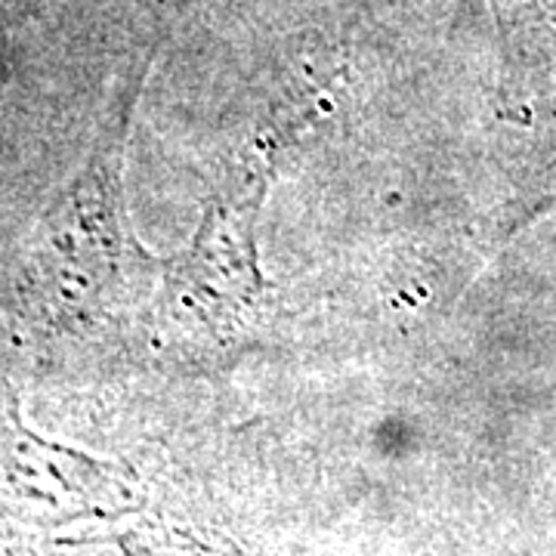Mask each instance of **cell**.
<instances>
[{
  "label": "cell",
  "mask_w": 556,
  "mask_h": 556,
  "mask_svg": "<svg viewBox=\"0 0 556 556\" xmlns=\"http://www.w3.org/2000/svg\"><path fill=\"white\" fill-rule=\"evenodd\" d=\"M266 177L248 170L204 211L195 241L161 263L152 321L167 340H229L248 331L260 309L257 214Z\"/></svg>",
  "instance_id": "2"
},
{
  "label": "cell",
  "mask_w": 556,
  "mask_h": 556,
  "mask_svg": "<svg viewBox=\"0 0 556 556\" xmlns=\"http://www.w3.org/2000/svg\"><path fill=\"white\" fill-rule=\"evenodd\" d=\"M556 207V139L532 152L497 214V239L507 241L532 219Z\"/></svg>",
  "instance_id": "4"
},
{
  "label": "cell",
  "mask_w": 556,
  "mask_h": 556,
  "mask_svg": "<svg viewBox=\"0 0 556 556\" xmlns=\"http://www.w3.org/2000/svg\"><path fill=\"white\" fill-rule=\"evenodd\" d=\"M504 47V97L522 118H556V0H492Z\"/></svg>",
  "instance_id": "3"
},
{
  "label": "cell",
  "mask_w": 556,
  "mask_h": 556,
  "mask_svg": "<svg viewBox=\"0 0 556 556\" xmlns=\"http://www.w3.org/2000/svg\"><path fill=\"white\" fill-rule=\"evenodd\" d=\"M146 72L121 84L78 174L56 192L22 244L16 298L25 318L53 334H80L124 318L152 291L159 260L139 244L127 211V142Z\"/></svg>",
  "instance_id": "1"
}]
</instances>
